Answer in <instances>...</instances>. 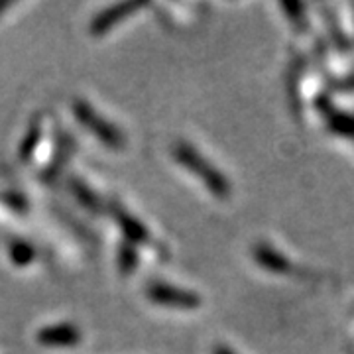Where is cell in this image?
Segmentation results:
<instances>
[{
  "label": "cell",
  "instance_id": "7",
  "mask_svg": "<svg viewBox=\"0 0 354 354\" xmlns=\"http://www.w3.org/2000/svg\"><path fill=\"white\" fill-rule=\"evenodd\" d=\"M69 189H71V193H73V195L77 197V201L81 203L85 209L93 211V213H101L102 201L99 199V195L91 189L85 181H81V179L73 177V179L69 181Z\"/></svg>",
  "mask_w": 354,
  "mask_h": 354
},
{
  "label": "cell",
  "instance_id": "10",
  "mask_svg": "<svg viewBox=\"0 0 354 354\" xmlns=\"http://www.w3.org/2000/svg\"><path fill=\"white\" fill-rule=\"evenodd\" d=\"M116 260H118V270H120V274H122V276H130V274L136 270V266H138V252H136L134 244L128 241L120 242L118 254H116Z\"/></svg>",
  "mask_w": 354,
  "mask_h": 354
},
{
  "label": "cell",
  "instance_id": "6",
  "mask_svg": "<svg viewBox=\"0 0 354 354\" xmlns=\"http://www.w3.org/2000/svg\"><path fill=\"white\" fill-rule=\"evenodd\" d=\"M111 211H113L116 225H118L120 230L124 232V236H127L128 242H132V244H150V242H152L150 230L144 227L136 216H132L128 211H124L122 207H118V205H114Z\"/></svg>",
  "mask_w": 354,
  "mask_h": 354
},
{
  "label": "cell",
  "instance_id": "12",
  "mask_svg": "<svg viewBox=\"0 0 354 354\" xmlns=\"http://www.w3.org/2000/svg\"><path fill=\"white\" fill-rule=\"evenodd\" d=\"M4 199L8 201V207H12V209L20 211V213H24L26 211V199L22 195H6Z\"/></svg>",
  "mask_w": 354,
  "mask_h": 354
},
{
  "label": "cell",
  "instance_id": "1",
  "mask_svg": "<svg viewBox=\"0 0 354 354\" xmlns=\"http://www.w3.org/2000/svg\"><path fill=\"white\" fill-rule=\"evenodd\" d=\"M174 158L185 169H189L197 179H201L215 197L225 199V197L230 195V183H228L227 177L223 176L211 162H207L191 144L183 142V140L177 142L176 146H174Z\"/></svg>",
  "mask_w": 354,
  "mask_h": 354
},
{
  "label": "cell",
  "instance_id": "4",
  "mask_svg": "<svg viewBox=\"0 0 354 354\" xmlns=\"http://www.w3.org/2000/svg\"><path fill=\"white\" fill-rule=\"evenodd\" d=\"M146 4L144 2H120V4H113V6H106L104 10L97 14L91 24H88V32L93 36H102L106 34L111 28L116 24H120L122 20H127L128 16L132 12H136L140 8H144Z\"/></svg>",
  "mask_w": 354,
  "mask_h": 354
},
{
  "label": "cell",
  "instance_id": "11",
  "mask_svg": "<svg viewBox=\"0 0 354 354\" xmlns=\"http://www.w3.org/2000/svg\"><path fill=\"white\" fill-rule=\"evenodd\" d=\"M258 260L266 264L268 268H272V270H278V272H288L290 270V264L286 262V258H281L278 254L274 252V250H270V248H264V250H260L258 252Z\"/></svg>",
  "mask_w": 354,
  "mask_h": 354
},
{
  "label": "cell",
  "instance_id": "8",
  "mask_svg": "<svg viewBox=\"0 0 354 354\" xmlns=\"http://www.w3.org/2000/svg\"><path fill=\"white\" fill-rule=\"evenodd\" d=\"M8 256L14 264L24 268V266L32 264L36 260V248L22 239H12L8 242Z\"/></svg>",
  "mask_w": 354,
  "mask_h": 354
},
{
  "label": "cell",
  "instance_id": "13",
  "mask_svg": "<svg viewBox=\"0 0 354 354\" xmlns=\"http://www.w3.org/2000/svg\"><path fill=\"white\" fill-rule=\"evenodd\" d=\"M215 354H232V353L228 351L227 346H216V348H215Z\"/></svg>",
  "mask_w": 354,
  "mask_h": 354
},
{
  "label": "cell",
  "instance_id": "3",
  "mask_svg": "<svg viewBox=\"0 0 354 354\" xmlns=\"http://www.w3.org/2000/svg\"><path fill=\"white\" fill-rule=\"evenodd\" d=\"M146 295L152 304L176 309H197L201 305V297L197 293L181 290L176 286H167L164 281H150L146 288Z\"/></svg>",
  "mask_w": 354,
  "mask_h": 354
},
{
  "label": "cell",
  "instance_id": "5",
  "mask_svg": "<svg viewBox=\"0 0 354 354\" xmlns=\"http://www.w3.org/2000/svg\"><path fill=\"white\" fill-rule=\"evenodd\" d=\"M38 342L44 346H51V348H69L81 342V330L77 329L71 323H55V325H48L41 327L36 335Z\"/></svg>",
  "mask_w": 354,
  "mask_h": 354
},
{
  "label": "cell",
  "instance_id": "2",
  "mask_svg": "<svg viewBox=\"0 0 354 354\" xmlns=\"http://www.w3.org/2000/svg\"><path fill=\"white\" fill-rule=\"evenodd\" d=\"M73 114L75 118L87 128L91 134H95L111 150H124L127 148V136L114 122L106 120L102 114H99L87 101L75 99L73 101Z\"/></svg>",
  "mask_w": 354,
  "mask_h": 354
},
{
  "label": "cell",
  "instance_id": "9",
  "mask_svg": "<svg viewBox=\"0 0 354 354\" xmlns=\"http://www.w3.org/2000/svg\"><path fill=\"white\" fill-rule=\"evenodd\" d=\"M39 138H41V124H39V120L36 118L34 122H30V128H28L26 136L22 138V144L18 148V156H20L22 162H30L32 153L36 152V148H38Z\"/></svg>",
  "mask_w": 354,
  "mask_h": 354
},
{
  "label": "cell",
  "instance_id": "14",
  "mask_svg": "<svg viewBox=\"0 0 354 354\" xmlns=\"http://www.w3.org/2000/svg\"><path fill=\"white\" fill-rule=\"evenodd\" d=\"M10 6H12L10 2H0V12H2V10H6V8H10Z\"/></svg>",
  "mask_w": 354,
  "mask_h": 354
}]
</instances>
